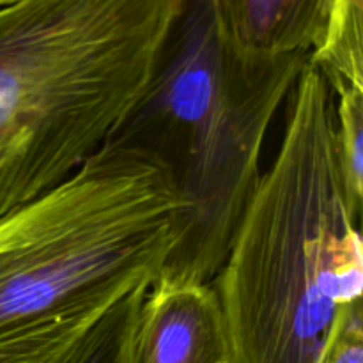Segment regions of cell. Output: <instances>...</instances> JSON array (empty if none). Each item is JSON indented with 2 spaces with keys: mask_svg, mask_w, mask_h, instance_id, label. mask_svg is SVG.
I'll list each match as a JSON object with an SVG mask.
<instances>
[{
  "mask_svg": "<svg viewBox=\"0 0 363 363\" xmlns=\"http://www.w3.org/2000/svg\"><path fill=\"white\" fill-rule=\"evenodd\" d=\"M190 208L145 152L108 142L0 215V363H85L183 243Z\"/></svg>",
  "mask_w": 363,
  "mask_h": 363,
  "instance_id": "6da1fadb",
  "label": "cell"
},
{
  "mask_svg": "<svg viewBox=\"0 0 363 363\" xmlns=\"http://www.w3.org/2000/svg\"><path fill=\"white\" fill-rule=\"evenodd\" d=\"M362 208L340 169L333 94L307 62L279 151L211 280L227 363H323L344 314L362 303Z\"/></svg>",
  "mask_w": 363,
  "mask_h": 363,
  "instance_id": "7a4b0ae2",
  "label": "cell"
},
{
  "mask_svg": "<svg viewBox=\"0 0 363 363\" xmlns=\"http://www.w3.org/2000/svg\"><path fill=\"white\" fill-rule=\"evenodd\" d=\"M184 0L0 7L4 213L66 181L147 91Z\"/></svg>",
  "mask_w": 363,
  "mask_h": 363,
  "instance_id": "3957f363",
  "label": "cell"
},
{
  "mask_svg": "<svg viewBox=\"0 0 363 363\" xmlns=\"http://www.w3.org/2000/svg\"><path fill=\"white\" fill-rule=\"evenodd\" d=\"M307 62L240 52L215 0H184L147 91L110 138L155 158L190 208L162 277L215 279L262 174L269 128Z\"/></svg>",
  "mask_w": 363,
  "mask_h": 363,
  "instance_id": "277c9868",
  "label": "cell"
},
{
  "mask_svg": "<svg viewBox=\"0 0 363 363\" xmlns=\"http://www.w3.org/2000/svg\"><path fill=\"white\" fill-rule=\"evenodd\" d=\"M225 326L211 284L160 277L128 308L116 363H227Z\"/></svg>",
  "mask_w": 363,
  "mask_h": 363,
  "instance_id": "5b68a950",
  "label": "cell"
},
{
  "mask_svg": "<svg viewBox=\"0 0 363 363\" xmlns=\"http://www.w3.org/2000/svg\"><path fill=\"white\" fill-rule=\"evenodd\" d=\"M227 38L254 57L308 55L321 45L332 0H215Z\"/></svg>",
  "mask_w": 363,
  "mask_h": 363,
  "instance_id": "8992f818",
  "label": "cell"
},
{
  "mask_svg": "<svg viewBox=\"0 0 363 363\" xmlns=\"http://www.w3.org/2000/svg\"><path fill=\"white\" fill-rule=\"evenodd\" d=\"M340 169L351 197L363 206V91L332 92Z\"/></svg>",
  "mask_w": 363,
  "mask_h": 363,
  "instance_id": "52a82bcc",
  "label": "cell"
},
{
  "mask_svg": "<svg viewBox=\"0 0 363 363\" xmlns=\"http://www.w3.org/2000/svg\"><path fill=\"white\" fill-rule=\"evenodd\" d=\"M323 363H363V308L354 305L344 314Z\"/></svg>",
  "mask_w": 363,
  "mask_h": 363,
  "instance_id": "ba28073f",
  "label": "cell"
},
{
  "mask_svg": "<svg viewBox=\"0 0 363 363\" xmlns=\"http://www.w3.org/2000/svg\"><path fill=\"white\" fill-rule=\"evenodd\" d=\"M116 337L112 340H108L101 350L96 351L85 363H116Z\"/></svg>",
  "mask_w": 363,
  "mask_h": 363,
  "instance_id": "9c48e42d",
  "label": "cell"
},
{
  "mask_svg": "<svg viewBox=\"0 0 363 363\" xmlns=\"http://www.w3.org/2000/svg\"><path fill=\"white\" fill-rule=\"evenodd\" d=\"M0 215H4V162L0 158Z\"/></svg>",
  "mask_w": 363,
  "mask_h": 363,
  "instance_id": "30bf717a",
  "label": "cell"
},
{
  "mask_svg": "<svg viewBox=\"0 0 363 363\" xmlns=\"http://www.w3.org/2000/svg\"><path fill=\"white\" fill-rule=\"evenodd\" d=\"M13 2H16V0H0V7L7 6V4H13Z\"/></svg>",
  "mask_w": 363,
  "mask_h": 363,
  "instance_id": "8fae6325",
  "label": "cell"
}]
</instances>
